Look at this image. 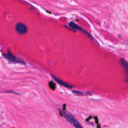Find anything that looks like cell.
Wrapping results in <instances>:
<instances>
[{
	"mask_svg": "<svg viewBox=\"0 0 128 128\" xmlns=\"http://www.w3.org/2000/svg\"><path fill=\"white\" fill-rule=\"evenodd\" d=\"M60 112H61V114H62V116H63L68 122H70L71 124L73 125L74 127L77 128L82 127V126H81V124H80V122H79V121H78V120L75 118L74 116L73 115L71 114V113L65 111H60Z\"/></svg>",
	"mask_w": 128,
	"mask_h": 128,
	"instance_id": "6da1fadb",
	"label": "cell"
},
{
	"mask_svg": "<svg viewBox=\"0 0 128 128\" xmlns=\"http://www.w3.org/2000/svg\"><path fill=\"white\" fill-rule=\"evenodd\" d=\"M2 56H3V57L6 60H7L8 61H9L11 62H13V63L24 64V61H22V60H20V59L15 57L10 51H8L7 54H3Z\"/></svg>",
	"mask_w": 128,
	"mask_h": 128,
	"instance_id": "7a4b0ae2",
	"label": "cell"
},
{
	"mask_svg": "<svg viewBox=\"0 0 128 128\" xmlns=\"http://www.w3.org/2000/svg\"><path fill=\"white\" fill-rule=\"evenodd\" d=\"M16 30L20 34H24L26 33L28 31V28L25 24L23 23H18L16 26Z\"/></svg>",
	"mask_w": 128,
	"mask_h": 128,
	"instance_id": "3957f363",
	"label": "cell"
},
{
	"mask_svg": "<svg viewBox=\"0 0 128 128\" xmlns=\"http://www.w3.org/2000/svg\"><path fill=\"white\" fill-rule=\"evenodd\" d=\"M120 62L125 72V74H126V82H127V83H128V61H126L124 59L122 58L120 60Z\"/></svg>",
	"mask_w": 128,
	"mask_h": 128,
	"instance_id": "277c9868",
	"label": "cell"
},
{
	"mask_svg": "<svg viewBox=\"0 0 128 128\" xmlns=\"http://www.w3.org/2000/svg\"><path fill=\"white\" fill-rule=\"evenodd\" d=\"M52 77L54 78V79L55 81H56V82H58V83L60 84V85H61V86H64V87L68 88H72V86H71V85L68 84L66 83V82H64V81H62V80H60V79L58 78L55 77V76H52Z\"/></svg>",
	"mask_w": 128,
	"mask_h": 128,
	"instance_id": "5b68a950",
	"label": "cell"
},
{
	"mask_svg": "<svg viewBox=\"0 0 128 128\" xmlns=\"http://www.w3.org/2000/svg\"><path fill=\"white\" fill-rule=\"evenodd\" d=\"M70 26H71V27L72 28L75 29V30H81V31H84L83 30H82V28H81V27H80V26H79L78 25L76 24V23H74V22H70Z\"/></svg>",
	"mask_w": 128,
	"mask_h": 128,
	"instance_id": "8992f818",
	"label": "cell"
},
{
	"mask_svg": "<svg viewBox=\"0 0 128 128\" xmlns=\"http://www.w3.org/2000/svg\"><path fill=\"white\" fill-rule=\"evenodd\" d=\"M49 86H50V87L51 88L52 90H54L55 87H56V85H55V84L53 82H52V81H51V82L49 83Z\"/></svg>",
	"mask_w": 128,
	"mask_h": 128,
	"instance_id": "52a82bcc",
	"label": "cell"
},
{
	"mask_svg": "<svg viewBox=\"0 0 128 128\" xmlns=\"http://www.w3.org/2000/svg\"><path fill=\"white\" fill-rule=\"evenodd\" d=\"M73 92L75 94L78 95V96H83L84 95V94L82 93V92H80V91H74Z\"/></svg>",
	"mask_w": 128,
	"mask_h": 128,
	"instance_id": "ba28073f",
	"label": "cell"
}]
</instances>
